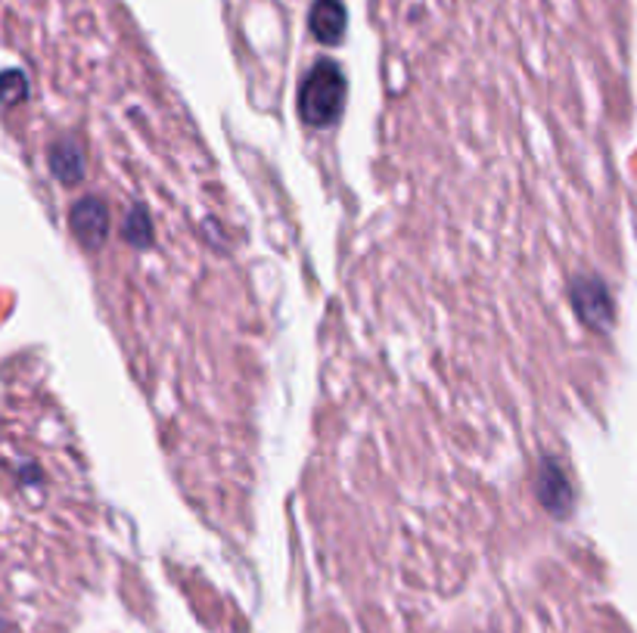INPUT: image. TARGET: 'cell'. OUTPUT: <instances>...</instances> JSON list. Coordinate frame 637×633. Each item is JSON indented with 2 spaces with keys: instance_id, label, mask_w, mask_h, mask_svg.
<instances>
[{
  "instance_id": "7a4b0ae2",
  "label": "cell",
  "mask_w": 637,
  "mask_h": 633,
  "mask_svg": "<svg viewBox=\"0 0 637 633\" xmlns=\"http://www.w3.org/2000/svg\"><path fill=\"white\" fill-rule=\"evenodd\" d=\"M311 32L321 44H336L345 32V10L339 0H317L311 10Z\"/></svg>"
},
{
  "instance_id": "3957f363",
  "label": "cell",
  "mask_w": 637,
  "mask_h": 633,
  "mask_svg": "<svg viewBox=\"0 0 637 633\" xmlns=\"http://www.w3.org/2000/svg\"><path fill=\"white\" fill-rule=\"evenodd\" d=\"M75 230H78V237L87 242V245H94V242L104 240L106 233V211L104 206H97V203H85V206L75 208Z\"/></svg>"
},
{
  "instance_id": "6da1fadb",
  "label": "cell",
  "mask_w": 637,
  "mask_h": 633,
  "mask_svg": "<svg viewBox=\"0 0 637 633\" xmlns=\"http://www.w3.org/2000/svg\"><path fill=\"white\" fill-rule=\"evenodd\" d=\"M345 106V78L336 63H321L314 66L302 85L299 97V112L309 124H333L343 116Z\"/></svg>"
}]
</instances>
